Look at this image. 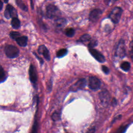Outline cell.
Listing matches in <instances>:
<instances>
[{
    "instance_id": "21",
    "label": "cell",
    "mask_w": 133,
    "mask_h": 133,
    "mask_svg": "<svg viewBox=\"0 0 133 133\" xmlns=\"http://www.w3.org/2000/svg\"><path fill=\"white\" fill-rule=\"evenodd\" d=\"M9 35L12 39H15V40H16L18 38H19V37L21 36L20 33L18 32H17V31H11L10 32Z\"/></svg>"
},
{
    "instance_id": "22",
    "label": "cell",
    "mask_w": 133,
    "mask_h": 133,
    "mask_svg": "<svg viewBox=\"0 0 133 133\" xmlns=\"http://www.w3.org/2000/svg\"><path fill=\"white\" fill-rule=\"evenodd\" d=\"M51 118H52V120L54 121H58L60 118V114L59 113L55 112L52 114V115L51 116Z\"/></svg>"
},
{
    "instance_id": "7",
    "label": "cell",
    "mask_w": 133,
    "mask_h": 133,
    "mask_svg": "<svg viewBox=\"0 0 133 133\" xmlns=\"http://www.w3.org/2000/svg\"><path fill=\"white\" fill-rule=\"evenodd\" d=\"M99 97L101 102L103 104L108 105L111 99V97L108 90L105 89L102 90L99 94Z\"/></svg>"
},
{
    "instance_id": "3",
    "label": "cell",
    "mask_w": 133,
    "mask_h": 133,
    "mask_svg": "<svg viewBox=\"0 0 133 133\" xmlns=\"http://www.w3.org/2000/svg\"><path fill=\"white\" fill-rule=\"evenodd\" d=\"M46 14L47 17L50 19L54 18L60 15L59 10L56 6L52 4H50L47 7Z\"/></svg>"
},
{
    "instance_id": "10",
    "label": "cell",
    "mask_w": 133,
    "mask_h": 133,
    "mask_svg": "<svg viewBox=\"0 0 133 133\" xmlns=\"http://www.w3.org/2000/svg\"><path fill=\"white\" fill-rule=\"evenodd\" d=\"M86 83V80L84 78L80 79L75 84L71 87L70 90L73 91H75L79 89H81L85 86Z\"/></svg>"
},
{
    "instance_id": "29",
    "label": "cell",
    "mask_w": 133,
    "mask_h": 133,
    "mask_svg": "<svg viewBox=\"0 0 133 133\" xmlns=\"http://www.w3.org/2000/svg\"><path fill=\"white\" fill-rule=\"evenodd\" d=\"M95 130V129L94 128H91L89 129L87 131L86 133H94Z\"/></svg>"
},
{
    "instance_id": "27",
    "label": "cell",
    "mask_w": 133,
    "mask_h": 133,
    "mask_svg": "<svg viewBox=\"0 0 133 133\" xmlns=\"http://www.w3.org/2000/svg\"><path fill=\"white\" fill-rule=\"evenodd\" d=\"M101 69L102 70V71L105 74H108L109 73V69L108 67H107L105 65H102L101 67Z\"/></svg>"
},
{
    "instance_id": "9",
    "label": "cell",
    "mask_w": 133,
    "mask_h": 133,
    "mask_svg": "<svg viewBox=\"0 0 133 133\" xmlns=\"http://www.w3.org/2000/svg\"><path fill=\"white\" fill-rule=\"evenodd\" d=\"M102 14V11L100 9L96 8L93 9L89 14V19L91 22L97 21L99 18L100 17V16Z\"/></svg>"
},
{
    "instance_id": "17",
    "label": "cell",
    "mask_w": 133,
    "mask_h": 133,
    "mask_svg": "<svg viewBox=\"0 0 133 133\" xmlns=\"http://www.w3.org/2000/svg\"><path fill=\"white\" fill-rule=\"evenodd\" d=\"M91 39L90 36L88 34H85L83 35L78 39V42L81 43H85L87 42L90 41Z\"/></svg>"
},
{
    "instance_id": "2",
    "label": "cell",
    "mask_w": 133,
    "mask_h": 133,
    "mask_svg": "<svg viewBox=\"0 0 133 133\" xmlns=\"http://www.w3.org/2000/svg\"><path fill=\"white\" fill-rule=\"evenodd\" d=\"M5 52L6 56L10 58H15L19 54V50L18 48L12 45H6L5 47Z\"/></svg>"
},
{
    "instance_id": "23",
    "label": "cell",
    "mask_w": 133,
    "mask_h": 133,
    "mask_svg": "<svg viewBox=\"0 0 133 133\" xmlns=\"http://www.w3.org/2000/svg\"><path fill=\"white\" fill-rule=\"evenodd\" d=\"M97 45V41L95 39H92L90 41L88 44L89 48H94V47L96 46Z\"/></svg>"
},
{
    "instance_id": "15",
    "label": "cell",
    "mask_w": 133,
    "mask_h": 133,
    "mask_svg": "<svg viewBox=\"0 0 133 133\" xmlns=\"http://www.w3.org/2000/svg\"><path fill=\"white\" fill-rule=\"evenodd\" d=\"M120 67L122 70H123L124 71L127 72L130 70V64L129 62L127 61H125L121 63Z\"/></svg>"
},
{
    "instance_id": "26",
    "label": "cell",
    "mask_w": 133,
    "mask_h": 133,
    "mask_svg": "<svg viewBox=\"0 0 133 133\" xmlns=\"http://www.w3.org/2000/svg\"><path fill=\"white\" fill-rule=\"evenodd\" d=\"M5 76V72L4 71L3 68L2 66L0 65V80L2 79Z\"/></svg>"
},
{
    "instance_id": "1",
    "label": "cell",
    "mask_w": 133,
    "mask_h": 133,
    "mask_svg": "<svg viewBox=\"0 0 133 133\" xmlns=\"http://www.w3.org/2000/svg\"><path fill=\"white\" fill-rule=\"evenodd\" d=\"M123 9L119 7H115L110 12L109 18L114 23H117L121 18Z\"/></svg>"
},
{
    "instance_id": "14",
    "label": "cell",
    "mask_w": 133,
    "mask_h": 133,
    "mask_svg": "<svg viewBox=\"0 0 133 133\" xmlns=\"http://www.w3.org/2000/svg\"><path fill=\"white\" fill-rule=\"evenodd\" d=\"M66 23V20L64 18H58L55 21V25L56 26L61 28L64 26Z\"/></svg>"
},
{
    "instance_id": "16",
    "label": "cell",
    "mask_w": 133,
    "mask_h": 133,
    "mask_svg": "<svg viewBox=\"0 0 133 133\" xmlns=\"http://www.w3.org/2000/svg\"><path fill=\"white\" fill-rule=\"evenodd\" d=\"M11 24L14 29H18L20 26V22L17 18H12Z\"/></svg>"
},
{
    "instance_id": "30",
    "label": "cell",
    "mask_w": 133,
    "mask_h": 133,
    "mask_svg": "<svg viewBox=\"0 0 133 133\" xmlns=\"http://www.w3.org/2000/svg\"><path fill=\"white\" fill-rule=\"evenodd\" d=\"M34 55L37 58V59L39 60V62H40V63H41V64H42L43 63V60L40 58V57H38V56H37V55H36V53H34Z\"/></svg>"
},
{
    "instance_id": "6",
    "label": "cell",
    "mask_w": 133,
    "mask_h": 133,
    "mask_svg": "<svg viewBox=\"0 0 133 133\" xmlns=\"http://www.w3.org/2000/svg\"><path fill=\"white\" fill-rule=\"evenodd\" d=\"M4 16L6 18H17V14L16 9L11 5L8 4L4 11Z\"/></svg>"
},
{
    "instance_id": "8",
    "label": "cell",
    "mask_w": 133,
    "mask_h": 133,
    "mask_svg": "<svg viewBox=\"0 0 133 133\" xmlns=\"http://www.w3.org/2000/svg\"><path fill=\"white\" fill-rule=\"evenodd\" d=\"M89 51L91 56L98 62L103 63L105 61L104 56L99 51L94 48H89Z\"/></svg>"
},
{
    "instance_id": "32",
    "label": "cell",
    "mask_w": 133,
    "mask_h": 133,
    "mask_svg": "<svg viewBox=\"0 0 133 133\" xmlns=\"http://www.w3.org/2000/svg\"><path fill=\"white\" fill-rule=\"evenodd\" d=\"M32 5V9H33V2L31 1V6Z\"/></svg>"
},
{
    "instance_id": "11",
    "label": "cell",
    "mask_w": 133,
    "mask_h": 133,
    "mask_svg": "<svg viewBox=\"0 0 133 133\" xmlns=\"http://www.w3.org/2000/svg\"><path fill=\"white\" fill-rule=\"evenodd\" d=\"M29 74L30 81L33 84H36L37 82V75L36 72V70L34 65L32 64H30L29 70Z\"/></svg>"
},
{
    "instance_id": "31",
    "label": "cell",
    "mask_w": 133,
    "mask_h": 133,
    "mask_svg": "<svg viewBox=\"0 0 133 133\" xmlns=\"http://www.w3.org/2000/svg\"><path fill=\"white\" fill-rule=\"evenodd\" d=\"M3 3L2 1H0V11L2 10V8H3Z\"/></svg>"
},
{
    "instance_id": "25",
    "label": "cell",
    "mask_w": 133,
    "mask_h": 133,
    "mask_svg": "<svg viewBox=\"0 0 133 133\" xmlns=\"http://www.w3.org/2000/svg\"><path fill=\"white\" fill-rule=\"evenodd\" d=\"M127 128V126H121L117 131V133H124Z\"/></svg>"
},
{
    "instance_id": "19",
    "label": "cell",
    "mask_w": 133,
    "mask_h": 133,
    "mask_svg": "<svg viewBox=\"0 0 133 133\" xmlns=\"http://www.w3.org/2000/svg\"><path fill=\"white\" fill-rule=\"evenodd\" d=\"M67 52H68V50L66 49H64V48L61 49L57 52V57L58 58L62 57L64 56L67 54Z\"/></svg>"
},
{
    "instance_id": "28",
    "label": "cell",
    "mask_w": 133,
    "mask_h": 133,
    "mask_svg": "<svg viewBox=\"0 0 133 133\" xmlns=\"http://www.w3.org/2000/svg\"><path fill=\"white\" fill-rule=\"evenodd\" d=\"M130 54L131 58L133 59V41H132L130 43Z\"/></svg>"
},
{
    "instance_id": "12",
    "label": "cell",
    "mask_w": 133,
    "mask_h": 133,
    "mask_svg": "<svg viewBox=\"0 0 133 133\" xmlns=\"http://www.w3.org/2000/svg\"><path fill=\"white\" fill-rule=\"evenodd\" d=\"M38 52L39 54L43 55L46 60L48 61L50 60V57L49 52L45 45L39 46L38 48Z\"/></svg>"
},
{
    "instance_id": "20",
    "label": "cell",
    "mask_w": 133,
    "mask_h": 133,
    "mask_svg": "<svg viewBox=\"0 0 133 133\" xmlns=\"http://www.w3.org/2000/svg\"><path fill=\"white\" fill-rule=\"evenodd\" d=\"M65 33L67 36L71 37L74 36L75 33V31L72 28H68L65 30Z\"/></svg>"
},
{
    "instance_id": "5",
    "label": "cell",
    "mask_w": 133,
    "mask_h": 133,
    "mask_svg": "<svg viewBox=\"0 0 133 133\" xmlns=\"http://www.w3.org/2000/svg\"><path fill=\"white\" fill-rule=\"evenodd\" d=\"M88 86L90 89L93 90H98L101 86V81L96 76H90L89 78Z\"/></svg>"
},
{
    "instance_id": "13",
    "label": "cell",
    "mask_w": 133,
    "mask_h": 133,
    "mask_svg": "<svg viewBox=\"0 0 133 133\" xmlns=\"http://www.w3.org/2000/svg\"><path fill=\"white\" fill-rule=\"evenodd\" d=\"M16 41L19 45H20V46L24 47L27 44L28 37L25 36H20L19 38H18Z\"/></svg>"
},
{
    "instance_id": "4",
    "label": "cell",
    "mask_w": 133,
    "mask_h": 133,
    "mask_svg": "<svg viewBox=\"0 0 133 133\" xmlns=\"http://www.w3.org/2000/svg\"><path fill=\"white\" fill-rule=\"evenodd\" d=\"M116 56L123 58L126 56V48L125 42L123 39H121L118 42L116 49Z\"/></svg>"
},
{
    "instance_id": "24",
    "label": "cell",
    "mask_w": 133,
    "mask_h": 133,
    "mask_svg": "<svg viewBox=\"0 0 133 133\" xmlns=\"http://www.w3.org/2000/svg\"><path fill=\"white\" fill-rule=\"evenodd\" d=\"M31 133H37V123L36 120L35 121L34 125L33 126Z\"/></svg>"
},
{
    "instance_id": "18",
    "label": "cell",
    "mask_w": 133,
    "mask_h": 133,
    "mask_svg": "<svg viewBox=\"0 0 133 133\" xmlns=\"http://www.w3.org/2000/svg\"><path fill=\"white\" fill-rule=\"evenodd\" d=\"M16 3H17L18 6L19 7L23 10L25 11L28 10V8H27L26 6L24 4V3L22 1L17 0V1H16Z\"/></svg>"
}]
</instances>
